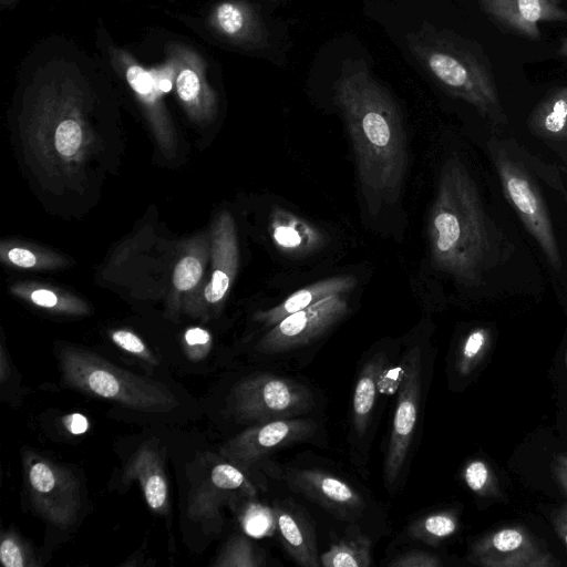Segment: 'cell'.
Listing matches in <instances>:
<instances>
[{
  "mask_svg": "<svg viewBox=\"0 0 567 567\" xmlns=\"http://www.w3.org/2000/svg\"><path fill=\"white\" fill-rule=\"evenodd\" d=\"M111 338L123 350L140 357L148 363L157 364V360L135 333L127 330H115L112 332Z\"/></svg>",
  "mask_w": 567,
  "mask_h": 567,
  "instance_id": "obj_35",
  "label": "cell"
},
{
  "mask_svg": "<svg viewBox=\"0 0 567 567\" xmlns=\"http://www.w3.org/2000/svg\"><path fill=\"white\" fill-rule=\"evenodd\" d=\"M557 54L567 60V37H564L559 40Z\"/></svg>",
  "mask_w": 567,
  "mask_h": 567,
  "instance_id": "obj_42",
  "label": "cell"
},
{
  "mask_svg": "<svg viewBox=\"0 0 567 567\" xmlns=\"http://www.w3.org/2000/svg\"><path fill=\"white\" fill-rule=\"evenodd\" d=\"M468 560L483 567H551L554 556L520 526L497 529L480 540L471 549Z\"/></svg>",
  "mask_w": 567,
  "mask_h": 567,
  "instance_id": "obj_14",
  "label": "cell"
},
{
  "mask_svg": "<svg viewBox=\"0 0 567 567\" xmlns=\"http://www.w3.org/2000/svg\"><path fill=\"white\" fill-rule=\"evenodd\" d=\"M245 530L255 537L268 535L276 527L272 508L269 509L259 504H251L243 516Z\"/></svg>",
  "mask_w": 567,
  "mask_h": 567,
  "instance_id": "obj_33",
  "label": "cell"
},
{
  "mask_svg": "<svg viewBox=\"0 0 567 567\" xmlns=\"http://www.w3.org/2000/svg\"><path fill=\"white\" fill-rule=\"evenodd\" d=\"M281 543L291 558L303 567L320 566L316 533L307 515L290 501H277L272 506Z\"/></svg>",
  "mask_w": 567,
  "mask_h": 567,
  "instance_id": "obj_18",
  "label": "cell"
},
{
  "mask_svg": "<svg viewBox=\"0 0 567 567\" xmlns=\"http://www.w3.org/2000/svg\"><path fill=\"white\" fill-rule=\"evenodd\" d=\"M566 364H567V353H566Z\"/></svg>",
  "mask_w": 567,
  "mask_h": 567,
  "instance_id": "obj_45",
  "label": "cell"
},
{
  "mask_svg": "<svg viewBox=\"0 0 567 567\" xmlns=\"http://www.w3.org/2000/svg\"><path fill=\"white\" fill-rule=\"evenodd\" d=\"M388 364L386 357L378 353L360 370L352 396V423L358 436L364 435L370 425L378 389Z\"/></svg>",
  "mask_w": 567,
  "mask_h": 567,
  "instance_id": "obj_22",
  "label": "cell"
},
{
  "mask_svg": "<svg viewBox=\"0 0 567 567\" xmlns=\"http://www.w3.org/2000/svg\"><path fill=\"white\" fill-rule=\"evenodd\" d=\"M489 342V332L485 328L472 330L464 339L457 359L460 374L471 373L485 354Z\"/></svg>",
  "mask_w": 567,
  "mask_h": 567,
  "instance_id": "obj_31",
  "label": "cell"
},
{
  "mask_svg": "<svg viewBox=\"0 0 567 567\" xmlns=\"http://www.w3.org/2000/svg\"><path fill=\"white\" fill-rule=\"evenodd\" d=\"M229 403L237 419L256 424L306 414L313 408L315 398L300 382L259 374L240 381L233 389Z\"/></svg>",
  "mask_w": 567,
  "mask_h": 567,
  "instance_id": "obj_6",
  "label": "cell"
},
{
  "mask_svg": "<svg viewBox=\"0 0 567 567\" xmlns=\"http://www.w3.org/2000/svg\"><path fill=\"white\" fill-rule=\"evenodd\" d=\"M391 567H439L442 566L441 559L423 550H410L394 557L390 563Z\"/></svg>",
  "mask_w": 567,
  "mask_h": 567,
  "instance_id": "obj_36",
  "label": "cell"
},
{
  "mask_svg": "<svg viewBox=\"0 0 567 567\" xmlns=\"http://www.w3.org/2000/svg\"><path fill=\"white\" fill-rule=\"evenodd\" d=\"M63 381L73 389L145 412H168L178 405L162 382L121 369L90 351L63 347L60 354Z\"/></svg>",
  "mask_w": 567,
  "mask_h": 567,
  "instance_id": "obj_4",
  "label": "cell"
},
{
  "mask_svg": "<svg viewBox=\"0 0 567 567\" xmlns=\"http://www.w3.org/2000/svg\"><path fill=\"white\" fill-rule=\"evenodd\" d=\"M494 161L505 197L542 248L550 266L558 270L561 267V257L537 184L522 165L506 154L495 153Z\"/></svg>",
  "mask_w": 567,
  "mask_h": 567,
  "instance_id": "obj_9",
  "label": "cell"
},
{
  "mask_svg": "<svg viewBox=\"0 0 567 567\" xmlns=\"http://www.w3.org/2000/svg\"><path fill=\"white\" fill-rule=\"evenodd\" d=\"M433 265L462 284H475L491 250L486 216L463 163L450 157L442 167L429 218Z\"/></svg>",
  "mask_w": 567,
  "mask_h": 567,
  "instance_id": "obj_2",
  "label": "cell"
},
{
  "mask_svg": "<svg viewBox=\"0 0 567 567\" xmlns=\"http://www.w3.org/2000/svg\"><path fill=\"white\" fill-rule=\"evenodd\" d=\"M13 0H2V2H6V3H10L12 2Z\"/></svg>",
  "mask_w": 567,
  "mask_h": 567,
  "instance_id": "obj_44",
  "label": "cell"
},
{
  "mask_svg": "<svg viewBox=\"0 0 567 567\" xmlns=\"http://www.w3.org/2000/svg\"><path fill=\"white\" fill-rule=\"evenodd\" d=\"M111 64L127 83L142 106L155 141L166 157L176 151V134L164 95L173 89L172 70L167 63L144 68L127 50L110 47Z\"/></svg>",
  "mask_w": 567,
  "mask_h": 567,
  "instance_id": "obj_7",
  "label": "cell"
},
{
  "mask_svg": "<svg viewBox=\"0 0 567 567\" xmlns=\"http://www.w3.org/2000/svg\"><path fill=\"white\" fill-rule=\"evenodd\" d=\"M210 258L212 274L209 281L204 286L202 303L214 309L226 298L239 264L237 231L233 216L228 212L220 213L212 228Z\"/></svg>",
  "mask_w": 567,
  "mask_h": 567,
  "instance_id": "obj_17",
  "label": "cell"
},
{
  "mask_svg": "<svg viewBox=\"0 0 567 567\" xmlns=\"http://www.w3.org/2000/svg\"><path fill=\"white\" fill-rule=\"evenodd\" d=\"M282 480L296 493L323 507L334 517L354 523L363 514V497L346 481L319 470L287 468Z\"/></svg>",
  "mask_w": 567,
  "mask_h": 567,
  "instance_id": "obj_15",
  "label": "cell"
},
{
  "mask_svg": "<svg viewBox=\"0 0 567 567\" xmlns=\"http://www.w3.org/2000/svg\"><path fill=\"white\" fill-rule=\"evenodd\" d=\"M207 21L217 33L231 40L244 39L249 30L247 8L238 1L227 0L217 3Z\"/></svg>",
  "mask_w": 567,
  "mask_h": 567,
  "instance_id": "obj_29",
  "label": "cell"
},
{
  "mask_svg": "<svg viewBox=\"0 0 567 567\" xmlns=\"http://www.w3.org/2000/svg\"><path fill=\"white\" fill-rule=\"evenodd\" d=\"M137 480L148 506L161 514L167 512L168 486L159 452L148 442L141 445L125 467L123 481Z\"/></svg>",
  "mask_w": 567,
  "mask_h": 567,
  "instance_id": "obj_20",
  "label": "cell"
},
{
  "mask_svg": "<svg viewBox=\"0 0 567 567\" xmlns=\"http://www.w3.org/2000/svg\"><path fill=\"white\" fill-rule=\"evenodd\" d=\"M210 256V234L192 238L177 260L173 271V286L177 292H188L198 287Z\"/></svg>",
  "mask_w": 567,
  "mask_h": 567,
  "instance_id": "obj_26",
  "label": "cell"
},
{
  "mask_svg": "<svg viewBox=\"0 0 567 567\" xmlns=\"http://www.w3.org/2000/svg\"><path fill=\"white\" fill-rule=\"evenodd\" d=\"M342 103L361 192L375 216L400 197L408 167L404 132L394 109L375 92H348Z\"/></svg>",
  "mask_w": 567,
  "mask_h": 567,
  "instance_id": "obj_3",
  "label": "cell"
},
{
  "mask_svg": "<svg viewBox=\"0 0 567 567\" xmlns=\"http://www.w3.org/2000/svg\"><path fill=\"white\" fill-rule=\"evenodd\" d=\"M0 559L6 567H24L28 566L27 553L17 538L8 535L1 542Z\"/></svg>",
  "mask_w": 567,
  "mask_h": 567,
  "instance_id": "obj_37",
  "label": "cell"
},
{
  "mask_svg": "<svg viewBox=\"0 0 567 567\" xmlns=\"http://www.w3.org/2000/svg\"><path fill=\"white\" fill-rule=\"evenodd\" d=\"M264 557L252 543L244 536L231 539L216 565L236 567H257L264 565Z\"/></svg>",
  "mask_w": 567,
  "mask_h": 567,
  "instance_id": "obj_32",
  "label": "cell"
},
{
  "mask_svg": "<svg viewBox=\"0 0 567 567\" xmlns=\"http://www.w3.org/2000/svg\"><path fill=\"white\" fill-rule=\"evenodd\" d=\"M235 492L255 496L256 487L235 464L215 465L207 481L197 489L189 505V515L194 517L213 516L224 499Z\"/></svg>",
  "mask_w": 567,
  "mask_h": 567,
  "instance_id": "obj_19",
  "label": "cell"
},
{
  "mask_svg": "<svg viewBox=\"0 0 567 567\" xmlns=\"http://www.w3.org/2000/svg\"><path fill=\"white\" fill-rule=\"evenodd\" d=\"M554 528L567 547V503L557 509L553 517Z\"/></svg>",
  "mask_w": 567,
  "mask_h": 567,
  "instance_id": "obj_39",
  "label": "cell"
},
{
  "mask_svg": "<svg viewBox=\"0 0 567 567\" xmlns=\"http://www.w3.org/2000/svg\"><path fill=\"white\" fill-rule=\"evenodd\" d=\"M270 234L278 248L293 254L312 250L321 240L320 234L313 227L284 210L275 214Z\"/></svg>",
  "mask_w": 567,
  "mask_h": 567,
  "instance_id": "obj_25",
  "label": "cell"
},
{
  "mask_svg": "<svg viewBox=\"0 0 567 567\" xmlns=\"http://www.w3.org/2000/svg\"><path fill=\"white\" fill-rule=\"evenodd\" d=\"M165 60L172 69L175 94L190 121L207 125L217 113V96L206 76L200 54L183 43L166 45Z\"/></svg>",
  "mask_w": 567,
  "mask_h": 567,
  "instance_id": "obj_12",
  "label": "cell"
},
{
  "mask_svg": "<svg viewBox=\"0 0 567 567\" xmlns=\"http://www.w3.org/2000/svg\"><path fill=\"white\" fill-rule=\"evenodd\" d=\"M556 463L567 468V454L558 456Z\"/></svg>",
  "mask_w": 567,
  "mask_h": 567,
  "instance_id": "obj_43",
  "label": "cell"
},
{
  "mask_svg": "<svg viewBox=\"0 0 567 567\" xmlns=\"http://www.w3.org/2000/svg\"><path fill=\"white\" fill-rule=\"evenodd\" d=\"M554 473L558 484L567 495V468L557 464L554 468Z\"/></svg>",
  "mask_w": 567,
  "mask_h": 567,
  "instance_id": "obj_41",
  "label": "cell"
},
{
  "mask_svg": "<svg viewBox=\"0 0 567 567\" xmlns=\"http://www.w3.org/2000/svg\"><path fill=\"white\" fill-rule=\"evenodd\" d=\"M348 310L343 293L327 297L285 317L260 338L256 348L264 354H277L308 346L339 323Z\"/></svg>",
  "mask_w": 567,
  "mask_h": 567,
  "instance_id": "obj_10",
  "label": "cell"
},
{
  "mask_svg": "<svg viewBox=\"0 0 567 567\" xmlns=\"http://www.w3.org/2000/svg\"><path fill=\"white\" fill-rule=\"evenodd\" d=\"M427 64L451 93L473 105L481 115L494 123L506 122L489 59L478 43L445 37L429 55Z\"/></svg>",
  "mask_w": 567,
  "mask_h": 567,
  "instance_id": "obj_5",
  "label": "cell"
},
{
  "mask_svg": "<svg viewBox=\"0 0 567 567\" xmlns=\"http://www.w3.org/2000/svg\"><path fill=\"white\" fill-rule=\"evenodd\" d=\"M355 281L351 276H338L323 279L297 290L281 303L256 313L255 319L267 328H271L285 317L302 310L320 300L349 291Z\"/></svg>",
  "mask_w": 567,
  "mask_h": 567,
  "instance_id": "obj_21",
  "label": "cell"
},
{
  "mask_svg": "<svg viewBox=\"0 0 567 567\" xmlns=\"http://www.w3.org/2000/svg\"><path fill=\"white\" fill-rule=\"evenodd\" d=\"M10 291L35 307L55 313L85 316L90 312V307L83 299L58 288L33 282H18L10 287Z\"/></svg>",
  "mask_w": 567,
  "mask_h": 567,
  "instance_id": "obj_24",
  "label": "cell"
},
{
  "mask_svg": "<svg viewBox=\"0 0 567 567\" xmlns=\"http://www.w3.org/2000/svg\"><path fill=\"white\" fill-rule=\"evenodd\" d=\"M464 481L470 489L484 495L492 486L493 476L485 462L475 460L470 462L464 468Z\"/></svg>",
  "mask_w": 567,
  "mask_h": 567,
  "instance_id": "obj_34",
  "label": "cell"
},
{
  "mask_svg": "<svg viewBox=\"0 0 567 567\" xmlns=\"http://www.w3.org/2000/svg\"><path fill=\"white\" fill-rule=\"evenodd\" d=\"M423 385L422 351L413 346L404 353L400 367L395 410L384 457L385 487L393 493L403 472L420 414Z\"/></svg>",
  "mask_w": 567,
  "mask_h": 567,
  "instance_id": "obj_8",
  "label": "cell"
},
{
  "mask_svg": "<svg viewBox=\"0 0 567 567\" xmlns=\"http://www.w3.org/2000/svg\"><path fill=\"white\" fill-rule=\"evenodd\" d=\"M324 567H368L371 565V539L360 530L348 533L319 556Z\"/></svg>",
  "mask_w": 567,
  "mask_h": 567,
  "instance_id": "obj_27",
  "label": "cell"
},
{
  "mask_svg": "<svg viewBox=\"0 0 567 567\" xmlns=\"http://www.w3.org/2000/svg\"><path fill=\"white\" fill-rule=\"evenodd\" d=\"M89 106V95L71 75L51 76L32 89L21 120L23 145L53 188H79L96 151Z\"/></svg>",
  "mask_w": 567,
  "mask_h": 567,
  "instance_id": "obj_1",
  "label": "cell"
},
{
  "mask_svg": "<svg viewBox=\"0 0 567 567\" xmlns=\"http://www.w3.org/2000/svg\"><path fill=\"white\" fill-rule=\"evenodd\" d=\"M0 258L8 266L32 270L54 269L66 264V260L54 251L12 241L1 244Z\"/></svg>",
  "mask_w": 567,
  "mask_h": 567,
  "instance_id": "obj_28",
  "label": "cell"
},
{
  "mask_svg": "<svg viewBox=\"0 0 567 567\" xmlns=\"http://www.w3.org/2000/svg\"><path fill=\"white\" fill-rule=\"evenodd\" d=\"M527 125L540 138L567 141V85L548 91L530 112Z\"/></svg>",
  "mask_w": 567,
  "mask_h": 567,
  "instance_id": "obj_23",
  "label": "cell"
},
{
  "mask_svg": "<svg viewBox=\"0 0 567 567\" xmlns=\"http://www.w3.org/2000/svg\"><path fill=\"white\" fill-rule=\"evenodd\" d=\"M486 18L504 34L528 41L543 37L539 23H567L561 0H478Z\"/></svg>",
  "mask_w": 567,
  "mask_h": 567,
  "instance_id": "obj_16",
  "label": "cell"
},
{
  "mask_svg": "<svg viewBox=\"0 0 567 567\" xmlns=\"http://www.w3.org/2000/svg\"><path fill=\"white\" fill-rule=\"evenodd\" d=\"M457 529V518L450 512H437L420 517L408 527V534L422 543L436 545Z\"/></svg>",
  "mask_w": 567,
  "mask_h": 567,
  "instance_id": "obj_30",
  "label": "cell"
},
{
  "mask_svg": "<svg viewBox=\"0 0 567 567\" xmlns=\"http://www.w3.org/2000/svg\"><path fill=\"white\" fill-rule=\"evenodd\" d=\"M185 341L190 348H203L210 343V336L204 329L190 328L185 333Z\"/></svg>",
  "mask_w": 567,
  "mask_h": 567,
  "instance_id": "obj_38",
  "label": "cell"
},
{
  "mask_svg": "<svg viewBox=\"0 0 567 567\" xmlns=\"http://www.w3.org/2000/svg\"><path fill=\"white\" fill-rule=\"evenodd\" d=\"M316 429L312 420L301 417L256 423L228 441L221 454L239 468L247 470L277 450L307 440Z\"/></svg>",
  "mask_w": 567,
  "mask_h": 567,
  "instance_id": "obj_13",
  "label": "cell"
},
{
  "mask_svg": "<svg viewBox=\"0 0 567 567\" xmlns=\"http://www.w3.org/2000/svg\"><path fill=\"white\" fill-rule=\"evenodd\" d=\"M65 426L72 434H83L89 427L86 417L80 413H73L65 419Z\"/></svg>",
  "mask_w": 567,
  "mask_h": 567,
  "instance_id": "obj_40",
  "label": "cell"
},
{
  "mask_svg": "<svg viewBox=\"0 0 567 567\" xmlns=\"http://www.w3.org/2000/svg\"><path fill=\"white\" fill-rule=\"evenodd\" d=\"M28 463L29 493L37 511L61 528L72 525L81 504L73 475L58 464L38 456Z\"/></svg>",
  "mask_w": 567,
  "mask_h": 567,
  "instance_id": "obj_11",
  "label": "cell"
}]
</instances>
